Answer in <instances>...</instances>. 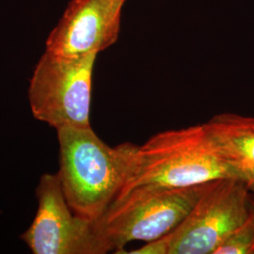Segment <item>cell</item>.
<instances>
[{"label": "cell", "mask_w": 254, "mask_h": 254, "mask_svg": "<svg viewBox=\"0 0 254 254\" xmlns=\"http://www.w3.org/2000/svg\"><path fill=\"white\" fill-rule=\"evenodd\" d=\"M125 147L127 174L119 194L141 186L183 188L236 178L204 124L164 131L142 145L127 142Z\"/></svg>", "instance_id": "obj_1"}, {"label": "cell", "mask_w": 254, "mask_h": 254, "mask_svg": "<svg viewBox=\"0 0 254 254\" xmlns=\"http://www.w3.org/2000/svg\"><path fill=\"white\" fill-rule=\"evenodd\" d=\"M58 177L73 212L95 222L118 196L126 180L125 143L106 144L91 127L57 129Z\"/></svg>", "instance_id": "obj_2"}, {"label": "cell", "mask_w": 254, "mask_h": 254, "mask_svg": "<svg viewBox=\"0 0 254 254\" xmlns=\"http://www.w3.org/2000/svg\"><path fill=\"white\" fill-rule=\"evenodd\" d=\"M210 182L183 188L149 185L126 191L119 194L94 226L115 254L132 241L157 239L180 225Z\"/></svg>", "instance_id": "obj_3"}, {"label": "cell", "mask_w": 254, "mask_h": 254, "mask_svg": "<svg viewBox=\"0 0 254 254\" xmlns=\"http://www.w3.org/2000/svg\"><path fill=\"white\" fill-rule=\"evenodd\" d=\"M96 56L64 58L45 51L28 88L30 109L37 120L56 130L91 127L92 73Z\"/></svg>", "instance_id": "obj_4"}, {"label": "cell", "mask_w": 254, "mask_h": 254, "mask_svg": "<svg viewBox=\"0 0 254 254\" xmlns=\"http://www.w3.org/2000/svg\"><path fill=\"white\" fill-rule=\"evenodd\" d=\"M250 190L234 177L210 182L200 200L171 232L169 254H213L250 218Z\"/></svg>", "instance_id": "obj_5"}, {"label": "cell", "mask_w": 254, "mask_h": 254, "mask_svg": "<svg viewBox=\"0 0 254 254\" xmlns=\"http://www.w3.org/2000/svg\"><path fill=\"white\" fill-rule=\"evenodd\" d=\"M38 209L31 225L21 236L34 254H104L109 248L94 222L69 206L58 174L42 175L36 190Z\"/></svg>", "instance_id": "obj_6"}, {"label": "cell", "mask_w": 254, "mask_h": 254, "mask_svg": "<svg viewBox=\"0 0 254 254\" xmlns=\"http://www.w3.org/2000/svg\"><path fill=\"white\" fill-rule=\"evenodd\" d=\"M126 0H73L46 40V51L64 58L98 54L118 39Z\"/></svg>", "instance_id": "obj_7"}, {"label": "cell", "mask_w": 254, "mask_h": 254, "mask_svg": "<svg viewBox=\"0 0 254 254\" xmlns=\"http://www.w3.org/2000/svg\"><path fill=\"white\" fill-rule=\"evenodd\" d=\"M204 125L236 178L254 192V117L221 113Z\"/></svg>", "instance_id": "obj_8"}, {"label": "cell", "mask_w": 254, "mask_h": 254, "mask_svg": "<svg viewBox=\"0 0 254 254\" xmlns=\"http://www.w3.org/2000/svg\"><path fill=\"white\" fill-rule=\"evenodd\" d=\"M213 254H254V225L251 215L219 244Z\"/></svg>", "instance_id": "obj_9"}, {"label": "cell", "mask_w": 254, "mask_h": 254, "mask_svg": "<svg viewBox=\"0 0 254 254\" xmlns=\"http://www.w3.org/2000/svg\"><path fill=\"white\" fill-rule=\"evenodd\" d=\"M171 234V233H170ZM170 234L159 237L152 241L146 242V244L138 249L131 252H126L125 254H169L170 251Z\"/></svg>", "instance_id": "obj_10"}, {"label": "cell", "mask_w": 254, "mask_h": 254, "mask_svg": "<svg viewBox=\"0 0 254 254\" xmlns=\"http://www.w3.org/2000/svg\"><path fill=\"white\" fill-rule=\"evenodd\" d=\"M249 208H250V215L253 219L254 225V192L250 191L249 195Z\"/></svg>", "instance_id": "obj_11"}]
</instances>
